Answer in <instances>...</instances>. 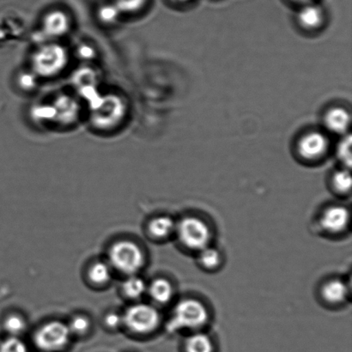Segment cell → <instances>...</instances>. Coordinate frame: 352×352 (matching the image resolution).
Wrapping results in <instances>:
<instances>
[{"label": "cell", "instance_id": "cell-1", "mask_svg": "<svg viewBox=\"0 0 352 352\" xmlns=\"http://www.w3.org/2000/svg\"><path fill=\"white\" fill-rule=\"evenodd\" d=\"M209 320L210 312L205 303L198 298H186L175 306L167 330L171 333L183 331L198 332L207 325Z\"/></svg>", "mask_w": 352, "mask_h": 352}, {"label": "cell", "instance_id": "cell-2", "mask_svg": "<svg viewBox=\"0 0 352 352\" xmlns=\"http://www.w3.org/2000/svg\"><path fill=\"white\" fill-rule=\"evenodd\" d=\"M186 250L199 252L212 243V230L205 219L198 216H186L176 222L175 233Z\"/></svg>", "mask_w": 352, "mask_h": 352}, {"label": "cell", "instance_id": "cell-3", "mask_svg": "<svg viewBox=\"0 0 352 352\" xmlns=\"http://www.w3.org/2000/svg\"><path fill=\"white\" fill-rule=\"evenodd\" d=\"M110 263L117 270L127 275H134L144 265V254L135 243L120 241L109 250Z\"/></svg>", "mask_w": 352, "mask_h": 352}, {"label": "cell", "instance_id": "cell-4", "mask_svg": "<svg viewBox=\"0 0 352 352\" xmlns=\"http://www.w3.org/2000/svg\"><path fill=\"white\" fill-rule=\"evenodd\" d=\"M123 323L133 333L144 334L157 329L161 315L157 308L146 303L131 306L122 316Z\"/></svg>", "mask_w": 352, "mask_h": 352}, {"label": "cell", "instance_id": "cell-5", "mask_svg": "<svg viewBox=\"0 0 352 352\" xmlns=\"http://www.w3.org/2000/svg\"><path fill=\"white\" fill-rule=\"evenodd\" d=\"M72 333L68 325L60 322H51L41 327L34 334V344L45 352H54L63 349L71 339Z\"/></svg>", "mask_w": 352, "mask_h": 352}, {"label": "cell", "instance_id": "cell-6", "mask_svg": "<svg viewBox=\"0 0 352 352\" xmlns=\"http://www.w3.org/2000/svg\"><path fill=\"white\" fill-rule=\"evenodd\" d=\"M349 209L342 205L327 206L319 217V224L325 232L338 234L344 232L349 226Z\"/></svg>", "mask_w": 352, "mask_h": 352}, {"label": "cell", "instance_id": "cell-7", "mask_svg": "<svg viewBox=\"0 0 352 352\" xmlns=\"http://www.w3.org/2000/svg\"><path fill=\"white\" fill-rule=\"evenodd\" d=\"M329 146V140L322 133H309L300 140L298 153L305 160H319L326 154Z\"/></svg>", "mask_w": 352, "mask_h": 352}, {"label": "cell", "instance_id": "cell-8", "mask_svg": "<svg viewBox=\"0 0 352 352\" xmlns=\"http://www.w3.org/2000/svg\"><path fill=\"white\" fill-rule=\"evenodd\" d=\"M320 295L324 301L329 305H342L350 296V288L343 279L331 278L324 283L320 289Z\"/></svg>", "mask_w": 352, "mask_h": 352}, {"label": "cell", "instance_id": "cell-9", "mask_svg": "<svg viewBox=\"0 0 352 352\" xmlns=\"http://www.w3.org/2000/svg\"><path fill=\"white\" fill-rule=\"evenodd\" d=\"M151 299L160 305H166L173 298L175 289L173 285L168 279L160 278L155 279L147 288Z\"/></svg>", "mask_w": 352, "mask_h": 352}, {"label": "cell", "instance_id": "cell-10", "mask_svg": "<svg viewBox=\"0 0 352 352\" xmlns=\"http://www.w3.org/2000/svg\"><path fill=\"white\" fill-rule=\"evenodd\" d=\"M298 21L301 25L306 29H316L323 23V9L316 3H306L299 10Z\"/></svg>", "mask_w": 352, "mask_h": 352}, {"label": "cell", "instance_id": "cell-11", "mask_svg": "<svg viewBox=\"0 0 352 352\" xmlns=\"http://www.w3.org/2000/svg\"><path fill=\"white\" fill-rule=\"evenodd\" d=\"M325 124L331 132L338 134L346 133L351 124L350 113L341 108L331 109L325 117Z\"/></svg>", "mask_w": 352, "mask_h": 352}, {"label": "cell", "instance_id": "cell-12", "mask_svg": "<svg viewBox=\"0 0 352 352\" xmlns=\"http://www.w3.org/2000/svg\"><path fill=\"white\" fill-rule=\"evenodd\" d=\"M185 352H215V346L208 334L198 331L191 333L184 342Z\"/></svg>", "mask_w": 352, "mask_h": 352}, {"label": "cell", "instance_id": "cell-13", "mask_svg": "<svg viewBox=\"0 0 352 352\" xmlns=\"http://www.w3.org/2000/svg\"><path fill=\"white\" fill-rule=\"evenodd\" d=\"M176 222L170 216H158L151 221L148 229L151 236L164 239L175 233Z\"/></svg>", "mask_w": 352, "mask_h": 352}, {"label": "cell", "instance_id": "cell-14", "mask_svg": "<svg viewBox=\"0 0 352 352\" xmlns=\"http://www.w3.org/2000/svg\"><path fill=\"white\" fill-rule=\"evenodd\" d=\"M197 255H198L197 260H198L199 264L207 270H215L222 263V254L217 248L212 247V245L197 252Z\"/></svg>", "mask_w": 352, "mask_h": 352}, {"label": "cell", "instance_id": "cell-15", "mask_svg": "<svg viewBox=\"0 0 352 352\" xmlns=\"http://www.w3.org/2000/svg\"><path fill=\"white\" fill-rule=\"evenodd\" d=\"M122 291L127 298L136 299L141 298L146 293L147 286L142 278L134 274L124 281Z\"/></svg>", "mask_w": 352, "mask_h": 352}, {"label": "cell", "instance_id": "cell-16", "mask_svg": "<svg viewBox=\"0 0 352 352\" xmlns=\"http://www.w3.org/2000/svg\"><path fill=\"white\" fill-rule=\"evenodd\" d=\"M89 279L95 284L102 285L111 278V271L108 265L103 262H96L89 271Z\"/></svg>", "mask_w": 352, "mask_h": 352}, {"label": "cell", "instance_id": "cell-17", "mask_svg": "<svg viewBox=\"0 0 352 352\" xmlns=\"http://www.w3.org/2000/svg\"><path fill=\"white\" fill-rule=\"evenodd\" d=\"M332 183L334 189L340 193H349L351 189V176L348 168L338 170L333 175Z\"/></svg>", "mask_w": 352, "mask_h": 352}, {"label": "cell", "instance_id": "cell-18", "mask_svg": "<svg viewBox=\"0 0 352 352\" xmlns=\"http://www.w3.org/2000/svg\"><path fill=\"white\" fill-rule=\"evenodd\" d=\"M351 138L346 137L339 144L338 147V157L346 168H349L351 165Z\"/></svg>", "mask_w": 352, "mask_h": 352}, {"label": "cell", "instance_id": "cell-19", "mask_svg": "<svg viewBox=\"0 0 352 352\" xmlns=\"http://www.w3.org/2000/svg\"><path fill=\"white\" fill-rule=\"evenodd\" d=\"M0 352H29L26 344L16 336L8 338L0 344Z\"/></svg>", "mask_w": 352, "mask_h": 352}, {"label": "cell", "instance_id": "cell-20", "mask_svg": "<svg viewBox=\"0 0 352 352\" xmlns=\"http://www.w3.org/2000/svg\"><path fill=\"white\" fill-rule=\"evenodd\" d=\"M25 327V320L19 316H10L5 322L6 330L13 336L23 332Z\"/></svg>", "mask_w": 352, "mask_h": 352}, {"label": "cell", "instance_id": "cell-21", "mask_svg": "<svg viewBox=\"0 0 352 352\" xmlns=\"http://www.w3.org/2000/svg\"><path fill=\"white\" fill-rule=\"evenodd\" d=\"M68 327L72 333L82 334L87 332L91 324H89V319L86 318L85 316H78L72 320Z\"/></svg>", "mask_w": 352, "mask_h": 352}, {"label": "cell", "instance_id": "cell-22", "mask_svg": "<svg viewBox=\"0 0 352 352\" xmlns=\"http://www.w3.org/2000/svg\"><path fill=\"white\" fill-rule=\"evenodd\" d=\"M47 27L54 32H61L67 27V19L62 13H53L48 16Z\"/></svg>", "mask_w": 352, "mask_h": 352}, {"label": "cell", "instance_id": "cell-23", "mask_svg": "<svg viewBox=\"0 0 352 352\" xmlns=\"http://www.w3.org/2000/svg\"><path fill=\"white\" fill-rule=\"evenodd\" d=\"M146 0H117L120 9L126 10H134L139 9L144 5Z\"/></svg>", "mask_w": 352, "mask_h": 352}, {"label": "cell", "instance_id": "cell-24", "mask_svg": "<svg viewBox=\"0 0 352 352\" xmlns=\"http://www.w3.org/2000/svg\"><path fill=\"white\" fill-rule=\"evenodd\" d=\"M105 323L109 327L116 329L123 323L122 316H119L118 314L110 313L105 317Z\"/></svg>", "mask_w": 352, "mask_h": 352}, {"label": "cell", "instance_id": "cell-25", "mask_svg": "<svg viewBox=\"0 0 352 352\" xmlns=\"http://www.w3.org/2000/svg\"><path fill=\"white\" fill-rule=\"evenodd\" d=\"M292 1L306 5V3H311L312 0H292Z\"/></svg>", "mask_w": 352, "mask_h": 352}, {"label": "cell", "instance_id": "cell-26", "mask_svg": "<svg viewBox=\"0 0 352 352\" xmlns=\"http://www.w3.org/2000/svg\"><path fill=\"white\" fill-rule=\"evenodd\" d=\"M175 1L179 2V3H188V2L191 1V0H175Z\"/></svg>", "mask_w": 352, "mask_h": 352}]
</instances>
